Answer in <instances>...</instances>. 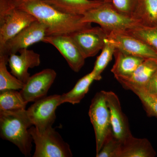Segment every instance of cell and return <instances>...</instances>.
Returning a JSON list of instances; mask_svg holds the SVG:
<instances>
[{"label": "cell", "mask_w": 157, "mask_h": 157, "mask_svg": "<svg viewBox=\"0 0 157 157\" xmlns=\"http://www.w3.org/2000/svg\"><path fill=\"white\" fill-rule=\"evenodd\" d=\"M60 96H45L34 102L26 110V114L32 126L40 132L52 127L56 118V110L61 105Z\"/></svg>", "instance_id": "cell-7"}, {"label": "cell", "mask_w": 157, "mask_h": 157, "mask_svg": "<svg viewBox=\"0 0 157 157\" xmlns=\"http://www.w3.org/2000/svg\"><path fill=\"white\" fill-rule=\"evenodd\" d=\"M84 23H95L107 34L125 33L141 25L137 20L118 11L112 3L104 2L102 5L87 11L82 15Z\"/></svg>", "instance_id": "cell-3"}, {"label": "cell", "mask_w": 157, "mask_h": 157, "mask_svg": "<svg viewBox=\"0 0 157 157\" xmlns=\"http://www.w3.org/2000/svg\"><path fill=\"white\" fill-rule=\"evenodd\" d=\"M11 1L15 7L29 12L44 24L47 27V36L70 35L92 27L90 23L82 22V15L62 13L42 0Z\"/></svg>", "instance_id": "cell-1"}, {"label": "cell", "mask_w": 157, "mask_h": 157, "mask_svg": "<svg viewBox=\"0 0 157 157\" xmlns=\"http://www.w3.org/2000/svg\"><path fill=\"white\" fill-rule=\"evenodd\" d=\"M20 92L6 90L0 92V110L18 111L25 110L28 104Z\"/></svg>", "instance_id": "cell-22"}, {"label": "cell", "mask_w": 157, "mask_h": 157, "mask_svg": "<svg viewBox=\"0 0 157 157\" xmlns=\"http://www.w3.org/2000/svg\"><path fill=\"white\" fill-rule=\"evenodd\" d=\"M121 84L126 89L130 90L140 99L147 115L157 117V97L151 94L145 88L122 81Z\"/></svg>", "instance_id": "cell-21"}, {"label": "cell", "mask_w": 157, "mask_h": 157, "mask_svg": "<svg viewBox=\"0 0 157 157\" xmlns=\"http://www.w3.org/2000/svg\"><path fill=\"white\" fill-rule=\"evenodd\" d=\"M36 20L29 12L13 6L11 0H0V50L8 40Z\"/></svg>", "instance_id": "cell-4"}, {"label": "cell", "mask_w": 157, "mask_h": 157, "mask_svg": "<svg viewBox=\"0 0 157 157\" xmlns=\"http://www.w3.org/2000/svg\"><path fill=\"white\" fill-rule=\"evenodd\" d=\"M32 126L26 109L18 111L0 110V135L17 146L25 157L30 156L33 137L29 132Z\"/></svg>", "instance_id": "cell-2"}, {"label": "cell", "mask_w": 157, "mask_h": 157, "mask_svg": "<svg viewBox=\"0 0 157 157\" xmlns=\"http://www.w3.org/2000/svg\"><path fill=\"white\" fill-rule=\"evenodd\" d=\"M47 26L44 24L36 21L8 40L2 49L0 50V55L9 56L33 44L42 42L47 36Z\"/></svg>", "instance_id": "cell-8"}, {"label": "cell", "mask_w": 157, "mask_h": 157, "mask_svg": "<svg viewBox=\"0 0 157 157\" xmlns=\"http://www.w3.org/2000/svg\"><path fill=\"white\" fill-rule=\"evenodd\" d=\"M29 132L36 145L33 157H70L73 154L70 145L52 127L39 132L35 127Z\"/></svg>", "instance_id": "cell-5"}, {"label": "cell", "mask_w": 157, "mask_h": 157, "mask_svg": "<svg viewBox=\"0 0 157 157\" xmlns=\"http://www.w3.org/2000/svg\"><path fill=\"white\" fill-rule=\"evenodd\" d=\"M156 153L146 138H138L132 135L122 141L119 157H154Z\"/></svg>", "instance_id": "cell-16"}, {"label": "cell", "mask_w": 157, "mask_h": 157, "mask_svg": "<svg viewBox=\"0 0 157 157\" xmlns=\"http://www.w3.org/2000/svg\"><path fill=\"white\" fill-rule=\"evenodd\" d=\"M115 45L108 38L105 39V43L102 52L97 58L92 72L95 77V80L102 78L101 74L107 67L109 62L112 60L116 50Z\"/></svg>", "instance_id": "cell-24"}, {"label": "cell", "mask_w": 157, "mask_h": 157, "mask_svg": "<svg viewBox=\"0 0 157 157\" xmlns=\"http://www.w3.org/2000/svg\"><path fill=\"white\" fill-rule=\"evenodd\" d=\"M19 55L12 54L9 56L8 63L11 73L24 83L30 77L28 73L29 68L38 67L40 64V56L33 50L27 48L19 51Z\"/></svg>", "instance_id": "cell-14"}, {"label": "cell", "mask_w": 157, "mask_h": 157, "mask_svg": "<svg viewBox=\"0 0 157 157\" xmlns=\"http://www.w3.org/2000/svg\"><path fill=\"white\" fill-rule=\"evenodd\" d=\"M56 75L55 70L46 69L30 76L20 91L25 100L34 102L47 96Z\"/></svg>", "instance_id": "cell-11"}, {"label": "cell", "mask_w": 157, "mask_h": 157, "mask_svg": "<svg viewBox=\"0 0 157 157\" xmlns=\"http://www.w3.org/2000/svg\"><path fill=\"white\" fill-rule=\"evenodd\" d=\"M85 59L102 50L108 34L101 27L89 28L70 34Z\"/></svg>", "instance_id": "cell-9"}, {"label": "cell", "mask_w": 157, "mask_h": 157, "mask_svg": "<svg viewBox=\"0 0 157 157\" xmlns=\"http://www.w3.org/2000/svg\"><path fill=\"white\" fill-rule=\"evenodd\" d=\"M104 94L109 109L113 133L119 140L123 141L132 135L128 118L123 112L116 94L111 91H104Z\"/></svg>", "instance_id": "cell-13"}, {"label": "cell", "mask_w": 157, "mask_h": 157, "mask_svg": "<svg viewBox=\"0 0 157 157\" xmlns=\"http://www.w3.org/2000/svg\"><path fill=\"white\" fill-rule=\"evenodd\" d=\"M114 56L115 63L111 72L115 78L130 76L146 59L130 54L117 48H116Z\"/></svg>", "instance_id": "cell-17"}, {"label": "cell", "mask_w": 157, "mask_h": 157, "mask_svg": "<svg viewBox=\"0 0 157 157\" xmlns=\"http://www.w3.org/2000/svg\"><path fill=\"white\" fill-rule=\"evenodd\" d=\"M121 144L122 141L115 137L112 131L107 135L96 157H119Z\"/></svg>", "instance_id": "cell-26"}, {"label": "cell", "mask_w": 157, "mask_h": 157, "mask_svg": "<svg viewBox=\"0 0 157 157\" xmlns=\"http://www.w3.org/2000/svg\"><path fill=\"white\" fill-rule=\"evenodd\" d=\"M42 42L49 43L56 47L74 72H79L83 67L85 58L70 35L47 36Z\"/></svg>", "instance_id": "cell-10"}, {"label": "cell", "mask_w": 157, "mask_h": 157, "mask_svg": "<svg viewBox=\"0 0 157 157\" xmlns=\"http://www.w3.org/2000/svg\"><path fill=\"white\" fill-rule=\"evenodd\" d=\"M144 88L151 94L157 97V70Z\"/></svg>", "instance_id": "cell-28"}, {"label": "cell", "mask_w": 157, "mask_h": 157, "mask_svg": "<svg viewBox=\"0 0 157 157\" xmlns=\"http://www.w3.org/2000/svg\"><path fill=\"white\" fill-rule=\"evenodd\" d=\"M58 11L73 15H83L102 5L104 0H42Z\"/></svg>", "instance_id": "cell-15"}, {"label": "cell", "mask_w": 157, "mask_h": 157, "mask_svg": "<svg viewBox=\"0 0 157 157\" xmlns=\"http://www.w3.org/2000/svg\"><path fill=\"white\" fill-rule=\"evenodd\" d=\"M138 0H112L113 7L122 14L132 17Z\"/></svg>", "instance_id": "cell-27"}, {"label": "cell", "mask_w": 157, "mask_h": 157, "mask_svg": "<svg viewBox=\"0 0 157 157\" xmlns=\"http://www.w3.org/2000/svg\"><path fill=\"white\" fill-rule=\"evenodd\" d=\"M107 38L116 48L144 59H157V51L140 39L124 33H111Z\"/></svg>", "instance_id": "cell-12"}, {"label": "cell", "mask_w": 157, "mask_h": 157, "mask_svg": "<svg viewBox=\"0 0 157 157\" xmlns=\"http://www.w3.org/2000/svg\"><path fill=\"white\" fill-rule=\"evenodd\" d=\"M94 80H95V77L92 71L80 78L70 91L61 95V104L65 103L72 104L80 103L89 90L90 86Z\"/></svg>", "instance_id": "cell-20"}, {"label": "cell", "mask_w": 157, "mask_h": 157, "mask_svg": "<svg viewBox=\"0 0 157 157\" xmlns=\"http://www.w3.org/2000/svg\"><path fill=\"white\" fill-rule=\"evenodd\" d=\"M9 56L0 55V92L6 90H21L25 83L7 70Z\"/></svg>", "instance_id": "cell-23"}, {"label": "cell", "mask_w": 157, "mask_h": 157, "mask_svg": "<svg viewBox=\"0 0 157 157\" xmlns=\"http://www.w3.org/2000/svg\"><path fill=\"white\" fill-rule=\"evenodd\" d=\"M89 115L95 134L97 154L101 150L107 135L112 131L104 91H101L94 96L90 105Z\"/></svg>", "instance_id": "cell-6"}, {"label": "cell", "mask_w": 157, "mask_h": 157, "mask_svg": "<svg viewBox=\"0 0 157 157\" xmlns=\"http://www.w3.org/2000/svg\"><path fill=\"white\" fill-rule=\"evenodd\" d=\"M105 2L107 3H112V0H104Z\"/></svg>", "instance_id": "cell-29"}, {"label": "cell", "mask_w": 157, "mask_h": 157, "mask_svg": "<svg viewBox=\"0 0 157 157\" xmlns=\"http://www.w3.org/2000/svg\"><path fill=\"white\" fill-rule=\"evenodd\" d=\"M157 70V59H146L130 76L117 77V80H124L129 83L145 87Z\"/></svg>", "instance_id": "cell-18"}, {"label": "cell", "mask_w": 157, "mask_h": 157, "mask_svg": "<svg viewBox=\"0 0 157 157\" xmlns=\"http://www.w3.org/2000/svg\"><path fill=\"white\" fill-rule=\"evenodd\" d=\"M124 33L143 41L157 51V26L139 25Z\"/></svg>", "instance_id": "cell-25"}, {"label": "cell", "mask_w": 157, "mask_h": 157, "mask_svg": "<svg viewBox=\"0 0 157 157\" xmlns=\"http://www.w3.org/2000/svg\"><path fill=\"white\" fill-rule=\"evenodd\" d=\"M132 17L143 26H157V0H138Z\"/></svg>", "instance_id": "cell-19"}]
</instances>
